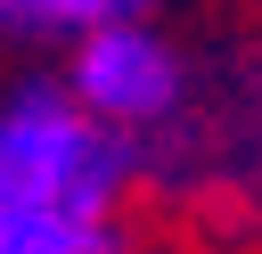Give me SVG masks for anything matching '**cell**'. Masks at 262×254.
I'll return each mask as SVG.
<instances>
[{
    "instance_id": "cell-1",
    "label": "cell",
    "mask_w": 262,
    "mask_h": 254,
    "mask_svg": "<svg viewBox=\"0 0 262 254\" xmlns=\"http://www.w3.org/2000/svg\"><path fill=\"white\" fill-rule=\"evenodd\" d=\"M131 172L180 205H262V41L196 57L188 98L131 139Z\"/></svg>"
},
{
    "instance_id": "cell-2",
    "label": "cell",
    "mask_w": 262,
    "mask_h": 254,
    "mask_svg": "<svg viewBox=\"0 0 262 254\" xmlns=\"http://www.w3.org/2000/svg\"><path fill=\"white\" fill-rule=\"evenodd\" d=\"M131 139L98 123L74 90H16L0 107V213H74V221H123L131 188Z\"/></svg>"
},
{
    "instance_id": "cell-3",
    "label": "cell",
    "mask_w": 262,
    "mask_h": 254,
    "mask_svg": "<svg viewBox=\"0 0 262 254\" xmlns=\"http://www.w3.org/2000/svg\"><path fill=\"white\" fill-rule=\"evenodd\" d=\"M188 74H196V49H180L156 16H115V25H90L82 33L66 90L98 123H115L123 139H139V131H156L188 98Z\"/></svg>"
},
{
    "instance_id": "cell-4",
    "label": "cell",
    "mask_w": 262,
    "mask_h": 254,
    "mask_svg": "<svg viewBox=\"0 0 262 254\" xmlns=\"http://www.w3.org/2000/svg\"><path fill=\"white\" fill-rule=\"evenodd\" d=\"M0 254H123V221H74V213H0Z\"/></svg>"
},
{
    "instance_id": "cell-5",
    "label": "cell",
    "mask_w": 262,
    "mask_h": 254,
    "mask_svg": "<svg viewBox=\"0 0 262 254\" xmlns=\"http://www.w3.org/2000/svg\"><path fill=\"white\" fill-rule=\"evenodd\" d=\"M123 16V0H0V33H90Z\"/></svg>"
}]
</instances>
